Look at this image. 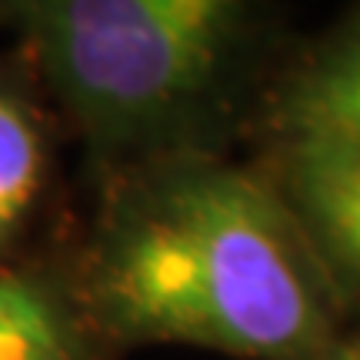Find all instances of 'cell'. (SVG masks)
<instances>
[{"mask_svg":"<svg viewBox=\"0 0 360 360\" xmlns=\"http://www.w3.org/2000/svg\"><path fill=\"white\" fill-rule=\"evenodd\" d=\"M101 180L67 267L117 354L184 344L240 360H327L344 304L267 174L220 154H170Z\"/></svg>","mask_w":360,"mask_h":360,"instance_id":"cell-1","label":"cell"},{"mask_svg":"<svg viewBox=\"0 0 360 360\" xmlns=\"http://www.w3.org/2000/svg\"><path fill=\"white\" fill-rule=\"evenodd\" d=\"M0 27L101 174L220 154L267 40L264 13L237 0H7Z\"/></svg>","mask_w":360,"mask_h":360,"instance_id":"cell-2","label":"cell"},{"mask_svg":"<svg viewBox=\"0 0 360 360\" xmlns=\"http://www.w3.org/2000/svg\"><path fill=\"white\" fill-rule=\"evenodd\" d=\"M264 174L300 224L340 304L360 300V141L270 147Z\"/></svg>","mask_w":360,"mask_h":360,"instance_id":"cell-3","label":"cell"},{"mask_svg":"<svg viewBox=\"0 0 360 360\" xmlns=\"http://www.w3.org/2000/svg\"><path fill=\"white\" fill-rule=\"evenodd\" d=\"M270 147L360 141V11L347 13L264 94Z\"/></svg>","mask_w":360,"mask_h":360,"instance_id":"cell-4","label":"cell"},{"mask_svg":"<svg viewBox=\"0 0 360 360\" xmlns=\"http://www.w3.org/2000/svg\"><path fill=\"white\" fill-rule=\"evenodd\" d=\"M70 267L0 264V360H114Z\"/></svg>","mask_w":360,"mask_h":360,"instance_id":"cell-5","label":"cell"},{"mask_svg":"<svg viewBox=\"0 0 360 360\" xmlns=\"http://www.w3.org/2000/svg\"><path fill=\"white\" fill-rule=\"evenodd\" d=\"M51 167V141L37 101L20 77L0 70V264L13 260L34 224Z\"/></svg>","mask_w":360,"mask_h":360,"instance_id":"cell-6","label":"cell"},{"mask_svg":"<svg viewBox=\"0 0 360 360\" xmlns=\"http://www.w3.org/2000/svg\"><path fill=\"white\" fill-rule=\"evenodd\" d=\"M327 360H360V327L357 330H340Z\"/></svg>","mask_w":360,"mask_h":360,"instance_id":"cell-7","label":"cell"}]
</instances>
